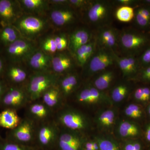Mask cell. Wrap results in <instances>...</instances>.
Here are the masks:
<instances>
[{
    "label": "cell",
    "mask_w": 150,
    "mask_h": 150,
    "mask_svg": "<svg viewBox=\"0 0 150 150\" xmlns=\"http://www.w3.org/2000/svg\"><path fill=\"white\" fill-rule=\"evenodd\" d=\"M150 45V31L146 32L134 27L120 30L118 55L138 57Z\"/></svg>",
    "instance_id": "cell-1"
},
{
    "label": "cell",
    "mask_w": 150,
    "mask_h": 150,
    "mask_svg": "<svg viewBox=\"0 0 150 150\" xmlns=\"http://www.w3.org/2000/svg\"><path fill=\"white\" fill-rule=\"evenodd\" d=\"M116 8L112 1L92 0L83 13L84 21L92 30L111 25Z\"/></svg>",
    "instance_id": "cell-2"
},
{
    "label": "cell",
    "mask_w": 150,
    "mask_h": 150,
    "mask_svg": "<svg viewBox=\"0 0 150 150\" xmlns=\"http://www.w3.org/2000/svg\"><path fill=\"white\" fill-rule=\"evenodd\" d=\"M54 120L60 128L85 135L91 128V122L88 116L67 103L55 112Z\"/></svg>",
    "instance_id": "cell-3"
},
{
    "label": "cell",
    "mask_w": 150,
    "mask_h": 150,
    "mask_svg": "<svg viewBox=\"0 0 150 150\" xmlns=\"http://www.w3.org/2000/svg\"><path fill=\"white\" fill-rule=\"evenodd\" d=\"M96 51L82 69L81 76L87 81L95 75L116 65L115 54L112 51L97 45Z\"/></svg>",
    "instance_id": "cell-4"
},
{
    "label": "cell",
    "mask_w": 150,
    "mask_h": 150,
    "mask_svg": "<svg viewBox=\"0 0 150 150\" xmlns=\"http://www.w3.org/2000/svg\"><path fill=\"white\" fill-rule=\"evenodd\" d=\"M60 77L51 71L35 72L31 75L25 88L30 103L40 100L48 89L58 84Z\"/></svg>",
    "instance_id": "cell-5"
},
{
    "label": "cell",
    "mask_w": 150,
    "mask_h": 150,
    "mask_svg": "<svg viewBox=\"0 0 150 150\" xmlns=\"http://www.w3.org/2000/svg\"><path fill=\"white\" fill-rule=\"evenodd\" d=\"M72 97L76 104L84 107L110 104L112 102L108 93L98 90L88 81H83Z\"/></svg>",
    "instance_id": "cell-6"
},
{
    "label": "cell",
    "mask_w": 150,
    "mask_h": 150,
    "mask_svg": "<svg viewBox=\"0 0 150 150\" xmlns=\"http://www.w3.org/2000/svg\"><path fill=\"white\" fill-rule=\"evenodd\" d=\"M60 128L54 118L38 125L35 146L39 150H56Z\"/></svg>",
    "instance_id": "cell-7"
},
{
    "label": "cell",
    "mask_w": 150,
    "mask_h": 150,
    "mask_svg": "<svg viewBox=\"0 0 150 150\" xmlns=\"http://www.w3.org/2000/svg\"><path fill=\"white\" fill-rule=\"evenodd\" d=\"M37 126L34 121L25 116L18 126L8 131L5 139L19 144L35 146Z\"/></svg>",
    "instance_id": "cell-8"
},
{
    "label": "cell",
    "mask_w": 150,
    "mask_h": 150,
    "mask_svg": "<svg viewBox=\"0 0 150 150\" xmlns=\"http://www.w3.org/2000/svg\"><path fill=\"white\" fill-rule=\"evenodd\" d=\"M30 103L26 89L16 86L7 87L0 100L3 109L10 108L17 110L26 107Z\"/></svg>",
    "instance_id": "cell-9"
},
{
    "label": "cell",
    "mask_w": 150,
    "mask_h": 150,
    "mask_svg": "<svg viewBox=\"0 0 150 150\" xmlns=\"http://www.w3.org/2000/svg\"><path fill=\"white\" fill-rule=\"evenodd\" d=\"M119 30L111 25L93 30L97 45L110 50L118 55Z\"/></svg>",
    "instance_id": "cell-10"
},
{
    "label": "cell",
    "mask_w": 150,
    "mask_h": 150,
    "mask_svg": "<svg viewBox=\"0 0 150 150\" xmlns=\"http://www.w3.org/2000/svg\"><path fill=\"white\" fill-rule=\"evenodd\" d=\"M46 25L43 19L31 16L20 17L13 25L21 34L29 38L36 37L43 32Z\"/></svg>",
    "instance_id": "cell-11"
},
{
    "label": "cell",
    "mask_w": 150,
    "mask_h": 150,
    "mask_svg": "<svg viewBox=\"0 0 150 150\" xmlns=\"http://www.w3.org/2000/svg\"><path fill=\"white\" fill-rule=\"evenodd\" d=\"M60 128L56 150H83L84 144L87 139L86 135Z\"/></svg>",
    "instance_id": "cell-12"
},
{
    "label": "cell",
    "mask_w": 150,
    "mask_h": 150,
    "mask_svg": "<svg viewBox=\"0 0 150 150\" xmlns=\"http://www.w3.org/2000/svg\"><path fill=\"white\" fill-rule=\"evenodd\" d=\"M119 75H121V73L115 65L98 73L87 81L98 90L106 92L119 79Z\"/></svg>",
    "instance_id": "cell-13"
},
{
    "label": "cell",
    "mask_w": 150,
    "mask_h": 150,
    "mask_svg": "<svg viewBox=\"0 0 150 150\" xmlns=\"http://www.w3.org/2000/svg\"><path fill=\"white\" fill-rule=\"evenodd\" d=\"M116 65L121 73V78L134 81L142 69L138 57L115 55Z\"/></svg>",
    "instance_id": "cell-14"
},
{
    "label": "cell",
    "mask_w": 150,
    "mask_h": 150,
    "mask_svg": "<svg viewBox=\"0 0 150 150\" xmlns=\"http://www.w3.org/2000/svg\"><path fill=\"white\" fill-rule=\"evenodd\" d=\"M82 83L81 75L76 71L60 77L57 85L66 103L79 88Z\"/></svg>",
    "instance_id": "cell-15"
},
{
    "label": "cell",
    "mask_w": 150,
    "mask_h": 150,
    "mask_svg": "<svg viewBox=\"0 0 150 150\" xmlns=\"http://www.w3.org/2000/svg\"><path fill=\"white\" fill-rule=\"evenodd\" d=\"M25 116L37 125L54 119L55 112L40 100L30 103L26 106Z\"/></svg>",
    "instance_id": "cell-16"
},
{
    "label": "cell",
    "mask_w": 150,
    "mask_h": 150,
    "mask_svg": "<svg viewBox=\"0 0 150 150\" xmlns=\"http://www.w3.org/2000/svg\"><path fill=\"white\" fill-rule=\"evenodd\" d=\"M35 50L32 43L24 39L19 38L7 46V54L13 62H19L28 59Z\"/></svg>",
    "instance_id": "cell-17"
},
{
    "label": "cell",
    "mask_w": 150,
    "mask_h": 150,
    "mask_svg": "<svg viewBox=\"0 0 150 150\" xmlns=\"http://www.w3.org/2000/svg\"><path fill=\"white\" fill-rule=\"evenodd\" d=\"M77 67L74 57L70 52H61L52 57L51 67L52 72L62 76L76 71Z\"/></svg>",
    "instance_id": "cell-18"
},
{
    "label": "cell",
    "mask_w": 150,
    "mask_h": 150,
    "mask_svg": "<svg viewBox=\"0 0 150 150\" xmlns=\"http://www.w3.org/2000/svg\"><path fill=\"white\" fill-rule=\"evenodd\" d=\"M50 17L54 24L64 27L74 24L79 17L76 11L69 5L59 6L51 12Z\"/></svg>",
    "instance_id": "cell-19"
},
{
    "label": "cell",
    "mask_w": 150,
    "mask_h": 150,
    "mask_svg": "<svg viewBox=\"0 0 150 150\" xmlns=\"http://www.w3.org/2000/svg\"><path fill=\"white\" fill-rule=\"evenodd\" d=\"M20 4L16 1L0 0V19L6 25H13L20 18Z\"/></svg>",
    "instance_id": "cell-20"
},
{
    "label": "cell",
    "mask_w": 150,
    "mask_h": 150,
    "mask_svg": "<svg viewBox=\"0 0 150 150\" xmlns=\"http://www.w3.org/2000/svg\"><path fill=\"white\" fill-rule=\"evenodd\" d=\"M133 82L121 77L119 79L108 93L111 102L120 103L126 99L134 89Z\"/></svg>",
    "instance_id": "cell-21"
},
{
    "label": "cell",
    "mask_w": 150,
    "mask_h": 150,
    "mask_svg": "<svg viewBox=\"0 0 150 150\" xmlns=\"http://www.w3.org/2000/svg\"><path fill=\"white\" fill-rule=\"evenodd\" d=\"M93 36V31L88 27L75 30L68 36L69 52L73 56L78 48L88 43Z\"/></svg>",
    "instance_id": "cell-22"
},
{
    "label": "cell",
    "mask_w": 150,
    "mask_h": 150,
    "mask_svg": "<svg viewBox=\"0 0 150 150\" xmlns=\"http://www.w3.org/2000/svg\"><path fill=\"white\" fill-rule=\"evenodd\" d=\"M40 99L44 104L55 112L67 103L57 84L48 89L43 94Z\"/></svg>",
    "instance_id": "cell-23"
},
{
    "label": "cell",
    "mask_w": 150,
    "mask_h": 150,
    "mask_svg": "<svg viewBox=\"0 0 150 150\" xmlns=\"http://www.w3.org/2000/svg\"><path fill=\"white\" fill-rule=\"evenodd\" d=\"M52 58L43 51H35L28 59V63L35 72L49 71Z\"/></svg>",
    "instance_id": "cell-24"
},
{
    "label": "cell",
    "mask_w": 150,
    "mask_h": 150,
    "mask_svg": "<svg viewBox=\"0 0 150 150\" xmlns=\"http://www.w3.org/2000/svg\"><path fill=\"white\" fill-rule=\"evenodd\" d=\"M134 27L142 31H150V6L140 5L134 8Z\"/></svg>",
    "instance_id": "cell-25"
},
{
    "label": "cell",
    "mask_w": 150,
    "mask_h": 150,
    "mask_svg": "<svg viewBox=\"0 0 150 150\" xmlns=\"http://www.w3.org/2000/svg\"><path fill=\"white\" fill-rule=\"evenodd\" d=\"M96 41L94 36L85 45L78 48L73 55L78 67L83 68L94 54L97 48Z\"/></svg>",
    "instance_id": "cell-26"
},
{
    "label": "cell",
    "mask_w": 150,
    "mask_h": 150,
    "mask_svg": "<svg viewBox=\"0 0 150 150\" xmlns=\"http://www.w3.org/2000/svg\"><path fill=\"white\" fill-rule=\"evenodd\" d=\"M116 115V111L112 108L99 111L96 117L97 126L102 131L110 130L115 124Z\"/></svg>",
    "instance_id": "cell-27"
},
{
    "label": "cell",
    "mask_w": 150,
    "mask_h": 150,
    "mask_svg": "<svg viewBox=\"0 0 150 150\" xmlns=\"http://www.w3.org/2000/svg\"><path fill=\"white\" fill-rule=\"evenodd\" d=\"M21 120L16 110L5 108L0 112V127L12 130L18 126Z\"/></svg>",
    "instance_id": "cell-28"
},
{
    "label": "cell",
    "mask_w": 150,
    "mask_h": 150,
    "mask_svg": "<svg viewBox=\"0 0 150 150\" xmlns=\"http://www.w3.org/2000/svg\"><path fill=\"white\" fill-rule=\"evenodd\" d=\"M117 133L120 138L129 139L139 136L140 129L139 126L134 122L128 120H122L118 123Z\"/></svg>",
    "instance_id": "cell-29"
},
{
    "label": "cell",
    "mask_w": 150,
    "mask_h": 150,
    "mask_svg": "<svg viewBox=\"0 0 150 150\" xmlns=\"http://www.w3.org/2000/svg\"><path fill=\"white\" fill-rule=\"evenodd\" d=\"M7 77L13 84H20L27 80V72L22 68L16 66L10 67L6 74Z\"/></svg>",
    "instance_id": "cell-30"
},
{
    "label": "cell",
    "mask_w": 150,
    "mask_h": 150,
    "mask_svg": "<svg viewBox=\"0 0 150 150\" xmlns=\"http://www.w3.org/2000/svg\"><path fill=\"white\" fill-rule=\"evenodd\" d=\"M48 1L44 0H22L21 5L26 10L34 13H43L48 8Z\"/></svg>",
    "instance_id": "cell-31"
},
{
    "label": "cell",
    "mask_w": 150,
    "mask_h": 150,
    "mask_svg": "<svg viewBox=\"0 0 150 150\" xmlns=\"http://www.w3.org/2000/svg\"><path fill=\"white\" fill-rule=\"evenodd\" d=\"M18 32L13 25H5L0 32V41L6 46H9L18 39Z\"/></svg>",
    "instance_id": "cell-32"
},
{
    "label": "cell",
    "mask_w": 150,
    "mask_h": 150,
    "mask_svg": "<svg viewBox=\"0 0 150 150\" xmlns=\"http://www.w3.org/2000/svg\"><path fill=\"white\" fill-rule=\"evenodd\" d=\"M134 15V8L126 6L118 7L115 8L114 12V17L119 21L123 23L133 21Z\"/></svg>",
    "instance_id": "cell-33"
},
{
    "label": "cell",
    "mask_w": 150,
    "mask_h": 150,
    "mask_svg": "<svg viewBox=\"0 0 150 150\" xmlns=\"http://www.w3.org/2000/svg\"><path fill=\"white\" fill-rule=\"evenodd\" d=\"M94 140L98 144L100 150H121L116 141L110 137L96 136Z\"/></svg>",
    "instance_id": "cell-34"
},
{
    "label": "cell",
    "mask_w": 150,
    "mask_h": 150,
    "mask_svg": "<svg viewBox=\"0 0 150 150\" xmlns=\"http://www.w3.org/2000/svg\"><path fill=\"white\" fill-rule=\"evenodd\" d=\"M0 150H39L35 146H25L0 139Z\"/></svg>",
    "instance_id": "cell-35"
},
{
    "label": "cell",
    "mask_w": 150,
    "mask_h": 150,
    "mask_svg": "<svg viewBox=\"0 0 150 150\" xmlns=\"http://www.w3.org/2000/svg\"><path fill=\"white\" fill-rule=\"evenodd\" d=\"M134 99L139 102H147L150 100V87L144 86L134 88L133 91Z\"/></svg>",
    "instance_id": "cell-36"
},
{
    "label": "cell",
    "mask_w": 150,
    "mask_h": 150,
    "mask_svg": "<svg viewBox=\"0 0 150 150\" xmlns=\"http://www.w3.org/2000/svg\"><path fill=\"white\" fill-rule=\"evenodd\" d=\"M124 114L128 118L139 119L143 117V111L139 105L134 103H131L125 107Z\"/></svg>",
    "instance_id": "cell-37"
},
{
    "label": "cell",
    "mask_w": 150,
    "mask_h": 150,
    "mask_svg": "<svg viewBox=\"0 0 150 150\" xmlns=\"http://www.w3.org/2000/svg\"><path fill=\"white\" fill-rule=\"evenodd\" d=\"M57 51L63 52L69 47V38L64 34L57 35L54 37Z\"/></svg>",
    "instance_id": "cell-38"
},
{
    "label": "cell",
    "mask_w": 150,
    "mask_h": 150,
    "mask_svg": "<svg viewBox=\"0 0 150 150\" xmlns=\"http://www.w3.org/2000/svg\"><path fill=\"white\" fill-rule=\"evenodd\" d=\"M144 84L150 83V66L142 68L134 80Z\"/></svg>",
    "instance_id": "cell-39"
},
{
    "label": "cell",
    "mask_w": 150,
    "mask_h": 150,
    "mask_svg": "<svg viewBox=\"0 0 150 150\" xmlns=\"http://www.w3.org/2000/svg\"><path fill=\"white\" fill-rule=\"evenodd\" d=\"M42 49L44 52L54 54L57 51L54 38L48 37L46 38L41 45Z\"/></svg>",
    "instance_id": "cell-40"
},
{
    "label": "cell",
    "mask_w": 150,
    "mask_h": 150,
    "mask_svg": "<svg viewBox=\"0 0 150 150\" xmlns=\"http://www.w3.org/2000/svg\"><path fill=\"white\" fill-rule=\"evenodd\" d=\"M92 0H69V5L73 8L80 10L83 13L91 3Z\"/></svg>",
    "instance_id": "cell-41"
},
{
    "label": "cell",
    "mask_w": 150,
    "mask_h": 150,
    "mask_svg": "<svg viewBox=\"0 0 150 150\" xmlns=\"http://www.w3.org/2000/svg\"><path fill=\"white\" fill-rule=\"evenodd\" d=\"M138 58L142 68L150 66V45Z\"/></svg>",
    "instance_id": "cell-42"
},
{
    "label": "cell",
    "mask_w": 150,
    "mask_h": 150,
    "mask_svg": "<svg viewBox=\"0 0 150 150\" xmlns=\"http://www.w3.org/2000/svg\"><path fill=\"white\" fill-rule=\"evenodd\" d=\"M112 1L116 8L121 6H126L135 8L141 5L140 0H114Z\"/></svg>",
    "instance_id": "cell-43"
},
{
    "label": "cell",
    "mask_w": 150,
    "mask_h": 150,
    "mask_svg": "<svg viewBox=\"0 0 150 150\" xmlns=\"http://www.w3.org/2000/svg\"><path fill=\"white\" fill-rule=\"evenodd\" d=\"M50 3L58 6H62L69 5V0H52L49 1Z\"/></svg>",
    "instance_id": "cell-44"
},
{
    "label": "cell",
    "mask_w": 150,
    "mask_h": 150,
    "mask_svg": "<svg viewBox=\"0 0 150 150\" xmlns=\"http://www.w3.org/2000/svg\"><path fill=\"white\" fill-rule=\"evenodd\" d=\"M7 87L2 81L0 80V100L1 99L3 96L5 92Z\"/></svg>",
    "instance_id": "cell-45"
},
{
    "label": "cell",
    "mask_w": 150,
    "mask_h": 150,
    "mask_svg": "<svg viewBox=\"0 0 150 150\" xmlns=\"http://www.w3.org/2000/svg\"><path fill=\"white\" fill-rule=\"evenodd\" d=\"M123 150H134L133 141L125 143L123 145Z\"/></svg>",
    "instance_id": "cell-46"
},
{
    "label": "cell",
    "mask_w": 150,
    "mask_h": 150,
    "mask_svg": "<svg viewBox=\"0 0 150 150\" xmlns=\"http://www.w3.org/2000/svg\"><path fill=\"white\" fill-rule=\"evenodd\" d=\"M145 137H146V139L147 141L150 142V123L148 125L146 128Z\"/></svg>",
    "instance_id": "cell-47"
},
{
    "label": "cell",
    "mask_w": 150,
    "mask_h": 150,
    "mask_svg": "<svg viewBox=\"0 0 150 150\" xmlns=\"http://www.w3.org/2000/svg\"><path fill=\"white\" fill-rule=\"evenodd\" d=\"M134 150H142V146L141 144L137 141H133Z\"/></svg>",
    "instance_id": "cell-48"
},
{
    "label": "cell",
    "mask_w": 150,
    "mask_h": 150,
    "mask_svg": "<svg viewBox=\"0 0 150 150\" xmlns=\"http://www.w3.org/2000/svg\"><path fill=\"white\" fill-rule=\"evenodd\" d=\"M3 69H4V62L2 59L0 57V78L2 74Z\"/></svg>",
    "instance_id": "cell-49"
},
{
    "label": "cell",
    "mask_w": 150,
    "mask_h": 150,
    "mask_svg": "<svg viewBox=\"0 0 150 150\" xmlns=\"http://www.w3.org/2000/svg\"><path fill=\"white\" fill-rule=\"evenodd\" d=\"M141 5L150 6V0H140Z\"/></svg>",
    "instance_id": "cell-50"
},
{
    "label": "cell",
    "mask_w": 150,
    "mask_h": 150,
    "mask_svg": "<svg viewBox=\"0 0 150 150\" xmlns=\"http://www.w3.org/2000/svg\"><path fill=\"white\" fill-rule=\"evenodd\" d=\"M147 110L148 113H149V115L150 117V103L149 105V106H148Z\"/></svg>",
    "instance_id": "cell-51"
},
{
    "label": "cell",
    "mask_w": 150,
    "mask_h": 150,
    "mask_svg": "<svg viewBox=\"0 0 150 150\" xmlns=\"http://www.w3.org/2000/svg\"><path fill=\"white\" fill-rule=\"evenodd\" d=\"M1 136H0V139H1Z\"/></svg>",
    "instance_id": "cell-52"
}]
</instances>
